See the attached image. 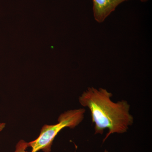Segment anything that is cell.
Masks as SVG:
<instances>
[{
	"instance_id": "277c9868",
	"label": "cell",
	"mask_w": 152,
	"mask_h": 152,
	"mask_svg": "<svg viewBox=\"0 0 152 152\" xmlns=\"http://www.w3.org/2000/svg\"><path fill=\"white\" fill-rule=\"evenodd\" d=\"M28 147V143L23 140H21L17 144L15 152H28L26 151Z\"/></svg>"
},
{
	"instance_id": "7a4b0ae2",
	"label": "cell",
	"mask_w": 152,
	"mask_h": 152,
	"mask_svg": "<svg viewBox=\"0 0 152 152\" xmlns=\"http://www.w3.org/2000/svg\"><path fill=\"white\" fill-rule=\"evenodd\" d=\"M85 112L86 110L83 108L67 111L60 115L56 124L44 125L37 138L28 143V147L31 148V152L40 150L50 152L53 141L60 131L66 127H76L84 118Z\"/></svg>"
},
{
	"instance_id": "52a82bcc",
	"label": "cell",
	"mask_w": 152,
	"mask_h": 152,
	"mask_svg": "<svg viewBox=\"0 0 152 152\" xmlns=\"http://www.w3.org/2000/svg\"><path fill=\"white\" fill-rule=\"evenodd\" d=\"M104 152H108L107 151V150H105V151H104Z\"/></svg>"
},
{
	"instance_id": "6da1fadb",
	"label": "cell",
	"mask_w": 152,
	"mask_h": 152,
	"mask_svg": "<svg viewBox=\"0 0 152 152\" xmlns=\"http://www.w3.org/2000/svg\"><path fill=\"white\" fill-rule=\"evenodd\" d=\"M113 96L103 88L88 87L79 98L81 105L89 109L95 134H102L106 129L108 130L103 142L112 134L126 132L134 123L127 101L115 102L111 99Z\"/></svg>"
},
{
	"instance_id": "3957f363",
	"label": "cell",
	"mask_w": 152,
	"mask_h": 152,
	"mask_svg": "<svg viewBox=\"0 0 152 152\" xmlns=\"http://www.w3.org/2000/svg\"><path fill=\"white\" fill-rule=\"evenodd\" d=\"M128 0H92L94 18L98 23H102L124 2Z\"/></svg>"
},
{
	"instance_id": "5b68a950",
	"label": "cell",
	"mask_w": 152,
	"mask_h": 152,
	"mask_svg": "<svg viewBox=\"0 0 152 152\" xmlns=\"http://www.w3.org/2000/svg\"><path fill=\"white\" fill-rule=\"evenodd\" d=\"M6 124L5 123H0V132L2 131L3 129L5 127Z\"/></svg>"
},
{
	"instance_id": "8992f818",
	"label": "cell",
	"mask_w": 152,
	"mask_h": 152,
	"mask_svg": "<svg viewBox=\"0 0 152 152\" xmlns=\"http://www.w3.org/2000/svg\"><path fill=\"white\" fill-rule=\"evenodd\" d=\"M140 1L142 2H146L148 1L149 0H140Z\"/></svg>"
}]
</instances>
